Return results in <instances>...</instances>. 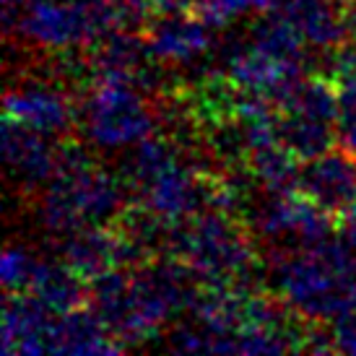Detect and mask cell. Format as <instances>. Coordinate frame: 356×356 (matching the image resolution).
I'll return each instance as SVG.
<instances>
[{
  "mask_svg": "<svg viewBox=\"0 0 356 356\" xmlns=\"http://www.w3.org/2000/svg\"><path fill=\"white\" fill-rule=\"evenodd\" d=\"M3 109L6 118L19 120L31 130H40L52 138L68 133L76 120L73 102L58 86H50L44 81H24L16 89H8Z\"/></svg>",
  "mask_w": 356,
  "mask_h": 356,
  "instance_id": "cell-11",
  "label": "cell"
},
{
  "mask_svg": "<svg viewBox=\"0 0 356 356\" xmlns=\"http://www.w3.org/2000/svg\"><path fill=\"white\" fill-rule=\"evenodd\" d=\"M156 16L159 19L146 29V40L159 63L188 65L213 47V37H211L213 26L206 24L203 16H198L193 8L169 10Z\"/></svg>",
  "mask_w": 356,
  "mask_h": 356,
  "instance_id": "cell-10",
  "label": "cell"
},
{
  "mask_svg": "<svg viewBox=\"0 0 356 356\" xmlns=\"http://www.w3.org/2000/svg\"><path fill=\"white\" fill-rule=\"evenodd\" d=\"M193 8V0H154L156 13H169V10H188Z\"/></svg>",
  "mask_w": 356,
  "mask_h": 356,
  "instance_id": "cell-21",
  "label": "cell"
},
{
  "mask_svg": "<svg viewBox=\"0 0 356 356\" xmlns=\"http://www.w3.org/2000/svg\"><path fill=\"white\" fill-rule=\"evenodd\" d=\"M55 312L44 307L31 294H6L3 305V354H47V336H50Z\"/></svg>",
  "mask_w": 356,
  "mask_h": 356,
  "instance_id": "cell-12",
  "label": "cell"
},
{
  "mask_svg": "<svg viewBox=\"0 0 356 356\" xmlns=\"http://www.w3.org/2000/svg\"><path fill=\"white\" fill-rule=\"evenodd\" d=\"M248 167L250 175L268 193H297L299 156H294L281 140H268L255 146L248 156Z\"/></svg>",
  "mask_w": 356,
  "mask_h": 356,
  "instance_id": "cell-15",
  "label": "cell"
},
{
  "mask_svg": "<svg viewBox=\"0 0 356 356\" xmlns=\"http://www.w3.org/2000/svg\"><path fill=\"white\" fill-rule=\"evenodd\" d=\"M273 276L281 297L299 317L325 323L356 307V257L333 239L315 248L278 250Z\"/></svg>",
  "mask_w": 356,
  "mask_h": 356,
  "instance_id": "cell-1",
  "label": "cell"
},
{
  "mask_svg": "<svg viewBox=\"0 0 356 356\" xmlns=\"http://www.w3.org/2000/svg\"><path fill=\"white\" fill-rule=\"evenodd\" d=\"M218 193V179L208 177L206 172L190 167L182 159H177L172 167H167L159 177H154L136 195L140 203L154 211L167 227L188 221L206 208H213Z\"/></svg>",
  "mask_w": 356,
  "mask_h": 356,
  "instance_id": "cell-6",
  "label": "cell"
},
{
  "mask_svg": "<svg viewBox=\"0 0 356 356\" xmlns=\"http://www.w3.org/2000/svg\"><path fill=\"white\" fill-rule=\"evenodd\" d=\"M297 193L323 211L341 216L356 200V156L343 146L307 159L299 169Z\"/></svg>",
  "mask_w": 356,
  "mask_h": 356,
  "instance_id": "cell-8",
  "label": "cell"
},
{
  "mask_svg": "<svg viewBox=\"0 0 356 356\" xmlns=\"http://www.w3.org/2000/svg\"><path fill=\"white\" fill-rule=\"evenodd\" d=\"M341 73H346V70H354L356 73V29H354V37H351V44H348V50L343 52V58H341V65H338Z\"/></svg>",
  "mask_w": 356,
  "mask_h": 356,
  "instance_id": "cell-22",
  "label": "cell"
},
{
  "mask_svg": "<svg viewBox=\"0 0 356 356\" xmlns=\"http://www.w3.org/2000/svg\"><path fill=\"white\" fill-rule=\"evenodd\" d=\"M333 351H343V354H356V307L333 320Z\"/></svg>",
  "mask_w": 356,
  "mask_h": 356,
  "instance_id": "cell-19",
  "label": "cell"
},
{
  "mask_svg": "<svg viewBox=\"0 0 356 356\" xmlns=\"http://www.w3.org/2000/svg\"><path fill=\"white\" fill-rule=\"evenodd\" d=\"M83 281L86 278H81L63 260L60 263L40 260L26 291L31 297L40 299L44 307H50L55 315H63V312L83 307V302L89 299V291L83 286Z\"/></svg>",
  "mask_w": 356,
  "mask_h": 356,
  "instance_id": "cell-14",
  "label": "cell"
},
{
  "mask_svg": "<svg viewBox=\"0 0 356 356\" xmlns=\"http://www.w3.org/2000/svg\"><path fill=\"white\" fill-rule=\"evenodd\" d=\"M122 351L97 312L70 309L52 320L47 354H118Z\"/></svg>",
  "mask_w": 356,
  "mask_h": 356,
  "instance_id": "cell-13",
  "label": "cell"
},
{
  "mask_svg": "<svg viewBox=\"0 0 356 356\" xmlns=\"http://www.w3.org/2000/svg\"><path fill=\"white\" fill-rule=\"evenodd\" d=\"M3 154H6L10 177L21 188H42L55 177L60 154L55 138L40 130H31L19 120L6 118L3 122Z\"/></svg>",
  "mask_w": 356,
  "mask_h": 356,
  "instance_id": "cell-9",
  "label": "cell"
},
{
  "mask_svg": "<svg viewBox=\"0 0 356 356\" xmlns=\"http://www.w3.org/2000/svg\"><path fill=\"white\" fill-rule=\"evenodd\" d=\"M270 13L289 21L317 50L346 44L356 29L354 0H276Z\"/></svg>",
  "mask_w": 356,
  "mask_h": 356,
  "instance_id": "cell-7",
  "label": "cell"
},
{
  "mask_svg": "<svg viewBox=\"0 0 356 356\" xmlns=\"http://www.w3.org/2000/svg\"><path fill=\"white\" fill-rule=\"evenodd\" d=\"M81 120L86 136L102 149H125L140 143L156 125V115L143 99V91L115 81H94L83 99Z\"/></svg>",
  "mask_w": 356,
  "mask_h": 356,
  "instance_id": "cell-4",
  "label": "cell"
},
{
  "mask_svg": "<svg viewBox=\"0 0 356 356\" xmlns=\"http://www.w3.org/2000/svg\"><path fill=\"white\" fill-rule=\"evenodd\" d=\"M255 229L260 237L281 250L315 248L330 239L333 213L299 193H270V198L255 211Z\"/></svg>",
  "mask_w": 356,
  "mask_h": 356,
  "instance_id": "cell-5",
  "label": "cell"
},
{
  "mask_svg": "<svg viewBox=\"0 0 356 356\" xmlns=\"http://www.w3.org/2000/svg\"><path fill=\"white\" fill-rule=\"evenodd\" d=\"M125 211L122 185L94 167L81 146H60L55 177L40 198V221L52 234L68 237L86 227L118 224Z\"/></svg>",
  "mask_w": 356,
  "mask_h": 356,
  "instance_id": "cell-2",
  "label": "cell"
},
{
  "mask_svg": "<svg viewBox=\"0 0 356 356\" xmlns=\"http://www.w3.org/2000/svg\"><path fill=\"white\" fill-rule=\"evenodd\" d=\"M169 229V255L182 260L203 286L250 289L255 252L237 216L206 208Z\"/></svg>",
  "mask_w": 356,
  "mask_h": 356,
  "instance_id": "cell-3",
  "label": "cell"
},
{
  "mask_svg": "<svg viewBox=\"0 0 356 356\" xmlns=\"http://www.w3.org/2000/svg\"><path fill=\"white\" fill-rule=\"evenodd\" d=\"M338 232H341V237L346 242L348 248L356 250V200L351 206L341 213V221H338Z\"/></svg>",
  "mask_w": 356,
  "mask_h": 356,
  "instance_id": "cell-20",
  "label": "cell"
},
{
  "mask_svg": "<svg viewBox=\"0 0 356 356\" xmlns=\"http://www.w3.org/2000/svg\"><path fill=\"white\" fill-rule=\"evenodd\" d=\"M40 257H34L24 245H8L3 250V263H0V278L6 294H21L31 284V276L37 270Z\"/></svg>",
  "mask_w": 356,
  "mask_h": 356,
  "instance_id": "cell-17",
  "label": "cell"
},
{
  "mask_svg": "<svg viewBox=\"0 0 356 356\" xmlns=\"http://www.w3.org/2000/svg\"><path fill=\"white\" fill-rule=\"evenodd\" d=\"M273 6L276 0H193V10L213 29L227 26L250 10H273Z\"/></svg>",
  "mask_w": 356,
  "mask_h": 356,
  "instance_id": "cell-16",
  "label": "cell"
},
{
  "mask_svg": "<svg viewBox=\"0 0 356 356\" xmlns=\"http://www.w3.org/2000/svg\"><path fill=\"white\" fill-rule=\"evenodd\" d=\"M338 99H341V115H338V143L356 156V73L346 70L338 81Z\"/></svg>",
  "mask_w": 356,
  "mask_h": 356,
  "instance_id": "cell-18",
  "label": "cell"
}]
</instances>
